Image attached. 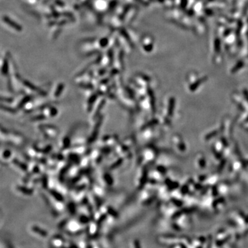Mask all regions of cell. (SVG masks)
<instances>
[{"label": "cell", "mask_w": 248, "mask_h": 248, "mask_svg": "<svg viewBox=\"0 0 248 248\" xmlns=\"http://www.w3.org/2000/svg\"><path fill=\"white\" fill-rule=\"evenodd\" d=\"M66 232L72 234H79L83 231V225L79 221V220H68L66 227Z\"/></svg>", "instance_id": "1"}, {"label": "cell", "mask_w": 248, "mask_h": 248, "mask_svg": "<svg viewBox=\"0 0 248 248\" xmlns=\"http://www.w3.org/2000/svg\"><path fill=\"white\" fill-rule=\"evenodd\" d=\"M30 231L32 234H35V236H37V237L40 238H44V239H45V238L47 237L48 235L47 231L36 225H32V226L30 227Z\"/></svg>", "instance_id": "3"}, {"label": "cell", "mask_w": 248, "mask_h": 248, "mask_svg": "<svg viewBox=\"0 0 248 248\" xmlns=\"http://www.w3.org/2000/svg\"><path fill=\"white\" fill-rule=\"evenodd\" d=\"M88 231L90 237H94L99 231V224L95 220H91L88 225Z\"/></svg>", "instance_id": "4"}, {"label": "cell", "mask_w": 248, "mask_h": 248, "mask_svg": "<svg viewBox=\"0 0 248 248\" xmlns=\"http://www.w3.org/2000/svg\"><path fill=\"white\" fill-rule=\"evenodd\" d=\"M220 40L218 39H216V40H215L214 42V46H215V49L216 50H219L220 49Z\"/></svg>", "instance_id": "5"}, {"label": "cell", "mask_w": 248, "mask_h": 248, "mask_svg": "<svg viewBox=\"0 0 248 248\" xmlns=\"http://www.w3.org/2000/svg\"><path fill=\"white\" fill-rule=\"evenodd\" d=\"M50 244L54 248H62L66 245V241L61 236L56 235L51 238Z\"/></svg>", "instance_id": "2"}, {"label": "cell", "mask_w": 248, "mask_h": 248, "mask_svg": "<svg viewBox=\"0 0 248 248\" xmlns=\"http://www.w3.org/2000/svg\"><path fill=\"white\" fill-rule=\"evenodd\" d=\"M133 248H141L140 247L139 243L138 241H134L133 242Z\"/></svg>", "instance_id": "6"}]
</instances>
